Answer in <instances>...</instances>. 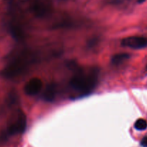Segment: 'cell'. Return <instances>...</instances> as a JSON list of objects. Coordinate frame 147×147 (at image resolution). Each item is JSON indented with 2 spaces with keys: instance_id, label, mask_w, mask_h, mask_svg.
I'll return each mask as SVG.
<instances>
[{
  "instance_id": "cell-12",
  "label": "cell",
  "mask_w": 147,
  "mask_h": 147,
  "mask_svg": "<svg viewBox=\"0 0 147 147\" xmlns=\"http://www.w3.org/2000/svg\"><path fill=\"white\" fill-rule=\"evenodd\" d=\"M146 69H147V65H146Z\"/></svg>"
},
{
  "instance_id": "cell-11",
  "label": "cell",
  "mask_w": 147,
  "mask_h": 147,
  "mask_svg": "<svg viewBox=\"0 0 147 147\" xmlns=\"http://www.w3.org/2000/svg\"><path fill=\"white\" fill-rule=\"evenodd\" d=\"M144 1H145V0H138V3H142V2H144Z\"/></svg>"
},
{
  "instance_id": "cell-2",
  "label": "cell",
  "mask_w": 147,
  "mask_h": 147,
  "mask_svg": "<svg viewBox=\"0 0 147 147\" xmlns=\"http://www.w3.org/2000/svg\"><path fill=\"white\" fill-rule=\"evenodd\" d=\"M35 61V56L30 52H21L5 67L3 75L7 78H12L25 73Z\"/></svg>"
},
{
  "instance_id": "cell-5",
  "label": "cell",
  "mask_w": 147,
  "mask_h": 147,
  "mask_svg": "<svg viewBox=\"0 0 147 147\" xmlns=\"http://www.w3.org/2000/svg\"><path fill=\"white\" fill-rule=\"evenodd\" d=\"M123 47L132 49H142L147 47V38L138 36H132L124 38L121 42Z\"/></svg>"
},
{
  "instance_id": "cell-10",
  "label": "cell",
  "mask_w": 147,
  "mask_h": 147,
  "mask_svg": "<svg viewBox=\"0 0 147 147\" xmlns=\"http://www.w3.org/2000/svg\"><path fill=\"white\" fill-rule=\"evenodd\" d=\"M141 144L144 147H147V136L146 137H144V139H142Z\"/></svg>"
},
{
  "instance_id": "cell-4",
  "label": "cell",
  "mask_w": 147,
  "mask_h": 147,
  "mask_svg": "<svg viewBox=\"0 0 147 147\" xmlns=\"http://www.w3.org/2000/svg\"><path fill=\"white\" fill-rule=\"evenodd\" d=\"M32 11L37 17H43L50 12V5L48 0H30Z\"/></svg>"
},
{
  "instance_id": "cell-3",
  "label": "cell",
  "mask_w": 147,
  "mask_h": 147,
  "mask_svg": "<svg viewBox=\"0 0 147 147\" xmlns=\"http://www.w3.org/2000/svg\"><path fill=\"white\" fill-rule=\"evenodd\" d=\"M27 120L26 116L22 111H19L16 114L15 118L8 128V133L10 135L22 133L26 128Z\"/></svg>"
},
{
  "instance_id": "cell-7",
  "label": "cell",
  "mask_w": 147,
  "mask_h": 147,
  "mask_svg": "<svg viewBox=\"0 0 147 147\" xmlns=\"http://www.w3.org/2000/svg\"><path fill=\"white\" fill-rule=\"evenodd\" d=\"M56 94V86L53 83H51V84L48 85L47 87L45 89V91L43 93V98L46 101H52L54 99Z\"/></svg>"
},
{
  "instance_id": "cell-6",
  "label": "cell",
  "mask_w": 147,
  "mask_h": 147,
  "mask_svg": "<svg viewBox=\"0 0 147 147\" xmlns=\"http://www.w3.org/2000/svg\"><path fill=\"white\" fill-rule=\"evenodd\" d=\"M43 83L40 79L35 78H32L26 83L24 86V92L28 96H35L40 91Z\"/></svg>"
},
{
  "instance_id": "cell-8",
  "label": "cell",
  "mask_w": 147,
  "mask_h": 147,
  "mask_svg": "<svg viewBox=\"0 0 147 147\" xmlns=\"http://www.w3.org/2000/svg\"><path fill=\"white\" fill-rule=\"evenodd\" d=\"M129 57V54H127V53H119V54L115 55L112 57L111 62H112V64L116 65H120L121 63H122L124 61L128 60Z\"/></svg>"
},
{
  "instance_id": "cell-1",
  "label": "cell",
  "mask_w": 147,
  "mask_h": 147,
  "mask_svg": "<svg viewBox=\"0 0 147 147\" xmlns=\"http://www.w3.org/2000/svg\"><path fill=\"white\" fill-rule=\"evenodd\" d=\"M97 71L95 69L89 70H79L71 78L69 85L74 90L82 94L89 93L97 83Z\"/></svg>"
},
{
  "instance_id": "cell-9",
  "label": "cell",
  "mask_w": 147,
  "mask_h": 147,
  "mask_svg": "<svg viewBox=\"0 0 147 147\" xmlns=\"http://www.w3.org/2000/svg\"><path fill=\"white\" fill-rule=\"evenodd\" d=\"M134 127L136 130L144 131L147 128V122L144 119H139L134 123Z\"/></svg>"
}]
</instances>
